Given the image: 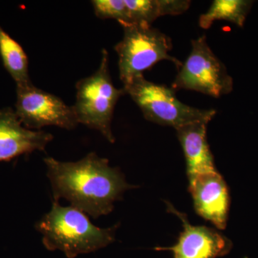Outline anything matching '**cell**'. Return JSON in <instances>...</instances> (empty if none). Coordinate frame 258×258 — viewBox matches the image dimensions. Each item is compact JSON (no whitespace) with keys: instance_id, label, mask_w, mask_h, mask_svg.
Segmentation results:
<instances>
[{"instance_id":"cell-1","label":"cell","mask_w":258,"mask_h":258,"mask_svg":"<svg viewBox=\"0 0 258 258\" xmlns=\"http://www.w3.org/2000/svg\"><path fill=\"white\" fill-rule=\"evenodd\" d=\"M44 162L54 201L64 199L93 219L111 213L115 202L136 187L127 182L119 169L112 167L108 159L95 152L75 162L52 157L45 158Z\"/></svg>"},{"instance_id":"cell-2","label":"cell","mask_w":258,"mask_h":258,"mask_svg":"<svg viewBox=\"0 0 258 258\" xmlns=\"http://www.w3.org/2000/svg\"><path fill=\"white\" fill-rule=\"evenodd\" d=\"M42 244L50 251L60 250L68 258L96 252L114 242L118 225L101 228L85 212L52 202L50 211L35 224Z\"/></svg>"},{"instance_id":"cell-3","label":"cell","mask_w":258,"mask_h":258,"mask_svg":"<svg viewBox=\"0 0 258 258\" xmlns=\"http://www.w3.org/2000/svg\"><path fill=\"white\" fill-rule=\"evenodd\" d=\"M101 55V63L96 72L76 83V101L73 107L79 123L98 131L113 144V113L117 102L126 93L123 88H115L112 82L108 51L103 49Z\"/></svg>"},{"instance_id":"cell-4","label":"cell","mask_w":258,"mask_h":258,"mask_svg":"<svg viewBox=\"0 0 258 258\" xmlns=\"http://www.w3.org/2000/svg\"><path fill=\"white\" fill-rule=\"evenodd\" d=\"M123 37L114 47L118 57L119 77L123 86L162 60L173 62L178 69L182 62L170 55V37L152 25H123Z\"/></svg>"},{"instance_id":"cell-5","label":"cell","mask_w":258,"mask_h":258,"mask_svg":"<svg viewBox=\"0 0 258 258\" xmlns=\"http://www.w3.org/2000/svg\"><path fill=\"white\" fill-rule=\"evenodd\" d=\"M143 113L144 118L157 124L177 129L200 121H211L216 115L214 109H200L181 103L172 88L137 78L123 86Z\"/></svg>"},{"instance_id":"cell-6","label":"cell","mask_w":258,"mask_h":258,"mask_svg":"<svg viewBox=\"0 0 258 258\" xmlns=\"http://www.w3.org/2000/svg\"><path fill=\"white\" fill-rule=\"evenodd\" d=\"M178 70L171 84L176 92L189 90L218 98L232 91V79L209 46L205 35L191 41V52Z\"/></svg>"},{"instance_id":"cell-7","label":"cell","mask_w":258,"mask_h":258,"mask_svg":"<svg viewBox=\"0 0 258 258\" xmlns=\"http://www.w3.org/2000/svg\"><path fill=\"white\" fill-rule=\"evenodd\" d=\"M16 93L15 111L25 128L40 131L43 127L55 125L73 130L79 124L74 107L32 83L16 86Z\"/></svg>"},{"instance_id":"cell-8","label":"cell","mask_w":258,"mask_h":258,"mask_svg":"<svg viewBox=\"0 0 258 258\" xmlns=\"http://www.w3.org/2000/svg\"><path fill=\"white\" fill-rule=\"evenodd\" d=\"M166 204L167 211L181 220L183 231L174 246L156 249L171 251L174 258H217L230 252L232 243L230 239L215 229L191 225L186 215L178 211L168 202Z\"/></svg>"},{"instance_id":"cell-9","label":"cell","mask_w":258,"mask_h":258,"mask_svg":"<svg viewBox=\"0 0 258 258\" xmlns=\"http://www.w3.org/2000/svg\"><path fill=\"white\" fill-rule=\"evenodd\" d=\"M189 190L195 211L218 230L227 227L230 199L228 186L219 171L190 176Z\"/></svg>"},{"instance_id":"cell-10","label":"cell","mask_w":258,"mask_h":258,"mask_svg":"<svg viewBox=\"0 0 258 258\" xmlns=\"http://www.w3.org/2000/svg\"><path fill=\"white\" fill-rule=\"evenodd\" d=\"M53 138L45 131L25 128L13 108L0 109V161H10L35 151L44 152Z\"/></svg>"},{"instance_id":"cell-11","label":"cell","mask_w":258,"mask_h":258,"mask_svg":"<svg viewBox=\"0 0 258 258\" xmlns=\"http://www.w3.org/2000/svg\"><path fill=\"white\" fill-rule=\"evenodd\" d=\"M200 121L176 129L186 164L188 177L217 171L208 142V125Z\"/></svg>"},{"instance_id":"cell-12","label":"cell","mask_w":258,"mask_h":258,"mask_svg":"<svg viewBox=\"0 0 258 258\" xmlns=\"http://www.w3.org/2000/svg\"><path fill=\"white\" fill-rule=\"evenodd\" d=\"M123 25H152L164 15H179L189 9L188 0H123Z\"/></svg>"},{"instance_id":"cell-13","label":"cell","mask_w":258,"mask_h":258,"mask_svg":"<svg viewBox=\"0 0 258 258\" xmlns=\"http://www.w3.org/2000/svg\"><path fill=\"white\" fill-rule=\"evenodd\" d=\"M0 57L16 86L32 83L29 76L28 55L23 47L0 25Z\"/></svg>"},{"instance_id":"cell-14","label":"cell","mask_w":258,"mask_h":258,"mask_svg":"<svg viewBox=\"0 0 258 258\" xmlns=\"http://www.w3.org/2000/svg\"><path fill=\"white\" fill-rule=\"evenodd\" d=\"M252 5V1L245 0H215L208 12L200 15L199 25L207 30L214 22L226 20L242 27Z\"/></svg>"},{"instance_id":"cell-15","label":"cell","mask_w":258,"mask_h":258,"mask_svg":"<svg viewBox=\"0 0 258 258\" xmlns=\"http://www.w3.org/2000/svg\"><path fill=\"white\" fill-rule=\"evenodd\" d=\"M91 4L97 18L113 19L120 23L123 17V0H93Z\"/></svg>"}]
</instances>
